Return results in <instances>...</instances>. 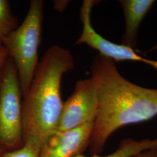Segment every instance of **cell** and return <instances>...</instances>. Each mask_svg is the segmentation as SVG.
Segmentation results:
<instances>
[{"instance_id": "6da1fadb", "label": "cell", "mask_w": 157, "mask_h": 157, "mask_svg": "<svg viewBox=\"0 0 157 157\" xmlns=\"http://www.w3.org/2000/svg\"><path fill=\"white\" fill-rule=\"evenodd\" d=\"M90 71L97 112L89 147L91 155H98L118 129L157 116V89L131 83L119 73L115 62L100 54L92 62Z\"/></svg>"}, {"instance_id": "7a4b0ae2", "label": "cell", "mask_w": 157, "mask_h": 157, "mask_svg": "<svg viewBox=\"0 0 157 157\" xmlns=\"http://www.w3.org/2000/svg\"><path fill=\"white\" fill-rule=\"evenodd\" d=\"M74 67L73 56L67 49L56 45L46 51L23 97V143L33 140L41 146L58 130L63 102L61 80Z\"/></svg>"}, {"instance_id": "3957f363", "label": "cell", "mask_w": 157, "mask_h": 157, "mask_svg": "<svg viewBox=\"0 0 157 157\" xmlns=\"http://www.w3.org/2000/svg\"><path fill=\"white\" fill-rule=\"evenodd\" d=\"M43 9V1L32 0L21 25L2 41L17 68L23 97L28 91L39 63Z\"/></svg>"}, {"instance_id": "277c9868", "label": "cell", "mask_w": 157, "mask_h": 157, "mask_svg": "<svg viewBox=\"0 0 157 157\" xmlns=\"http://www.w3.org/2000/svg\"><path fill=\"white\" fill-rule=\"evenodd\" d=\"M23 95L17 68L10 57L0 76V148L11 151L23 145Z\"/></svg>"}, {"instance_id": "5b68a950", "label": "cell", "mask_w": 157, "mask_h": 157, "mask_svg": "<svg viewBox=\"0 0 157 157\" xmlns=\"http://www.w3.org/2000/svg\"><path fill=\"white\" fill-rule=\"evenodd\" d=\"M97 2L94 0H84L80 9V17L83 24L82 32L76 44H85L98 51L100 55L107 57L114 62L133 61L144 63L157 71V61L148 59L135 52V50L122 44H119L103 37L92 26L91 13L92 8Z\"/></svg>"}, {"instance_id": "8992f818", "label": "cell", "mask_w": 157, "mask_h": 157, "mask_svg": "<svg viewBox=\"0 0 157 157\" xmlns=\"http://www.w3.org/2000/svg\"><path fill=\"white\" fill-rule=\"evenodd\" d=\"M97 112L95 88L91 78L76 82L72 94L63 102L58 130L75 129L94 122Z\"/></svg>"}, {"instance_id": "52a82bcc", "label": "cell", "mask_w": 157, "mask_h": 157, "mask_svg": "<svg viewBox=\"0 0 157 157\" xmlns=\"http://www.w3.org/2000/svg\"><path fill=\"white\" fill-rule=\"evenodd\" d=\"M94 122L64 131L57 130L40 146V157H74L89 147Z\"/></svg>"}, {"instance_id": "ba28073f", "label": "cell", "mask_w": 157, "mask_h": 157, "mask_svg": "<svg viewBox=\"0 0 157 157\" xmlns=\"http://www.w3.org/2000/svg\"><path fill=\"white\" fill-rule=\"evenodd\" d=\"M154 0H122L125 20V32L121 40L122 44L135 50L136 47L137 33L141 23L154 4Z\"/></svg>"}, {"instance_id": "9c48e42d", "label": "cell", "mask_w": 157, "mask_h": 157, "mask_svg": "<svg viewBox=\"0 0 157 157\" xmlns=\"http://www.w3.org/2000/svg\"><path fill=\"white\" fill-rule=\"evenodd\" d=\"M157 148V138L136 140L132 138H125L121 141L118 148L111 154L105 156H85L79 154L74 157H133L141 152Z\"/></svg>"}, {"instance_id": "30bf717a", "label": "cell", "mask_w": 157, "mask_h": 157, "mask_svg": "<svg viewBox=\"0 0 157 157\" xmlns=\"http://www.w3.org/2000/svg\"><path fill=\"white\" fill-rule=\"evenodd\" d=\"M19 26L17 17L12 12L10 3L6 0H0V39L2 41L6 37Z\"/></svg>"}, {"instance_id": "8fae6325", "label": "cell", "mask_w": 157, "mask_h": 157, "mask_svg": "<svg viewBox=\"0 0 157 157\" xmlns=\"http://www.w3.org/2000/svg\"><path fill=\"white\" fill-rule=\"evenodd\" d=\"M40 146L33 140L25 141L21 148L11 151H2L0 157H40Z\"/></svg>"}, {"instance_id": "7c38bea8", "label": "cell", "mask_w": 157, "mask_h": 157, "mask_svg": "<svg viewBox=\"0 0 157 157\" xmlns=\"http://www.w3.org/2000/svg\"><path fill=\"white\" fill-rule=\"evenodd\" d=\"M9 56L5 47H3L0 49V76L2 73L6 63L8 59Z\"/></svg>"}, {"instance_id": "4fadbf2b", "label": "cell", "mask_w": 157, "mask_h": 157, "mask_svg": "<svg viewBox=\"0 0 157 157\" xmlns=\"http://www.w3.org/2000/svg\"><path fill=\"white\" fill-rule=\"evenodd\" d=\"M69 3V1L66 0H59L54 1V8L56 11L60 12L63 11L67 8Z\"/></svg>"}, {"instance_id": "5bb4252c", "label": "cell", "mask_w": 157, "mask_h": 157, "mask_svg": "<svg viewBox=\"0 0 157 157\" xmlns=\"http://www.w3.org/2000/svg\"><path fill=\"white\" fill-rule=\"evenodd\" d=\"M133 157H157V148L141 152Z\"/></svg>"}, {"instance_id": "9a60e30c", "label": "cell", "mask_w": 157, "mask_h": 157, "mask_svg": "<svg viewBox=\"0 0 157 157\" xmlns=\"http://www.w3.org/2000/svg\"><path fill=\"white\" fill-rule=\"evenodd\" d=\"M3 44H2V41L0 39V49L3 47Z\"/></svg>"}, {"instance_id": "2e32d148", "label": "cell", "mask_w": 157, "mask_h": 157, "mask_svg": "<svg viewBox=\"0 0 157 157\" xmlns=\"http://www.w3.org/2000/svg\"><path fill=\"white\" fill-rule=\"evenodd\" d=\"M2 151V150H1V148H0V153H1Z\"/></svg>"}]
</instances>
